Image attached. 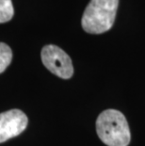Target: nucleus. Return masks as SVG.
I'll list each match as a JSON object with an SVG mask.
<instances>
[{"mask_svg": "<svg viewBox=\"0 0 145 146\" xmlns=\"http://www.w3.org/2000/svg\"><path fill=\"white\" fill-rule=\"evenodd\" d=\"M96 132L107 146H127L131 133L127 120L121 111L107 110L96 120Z\"/></svg>", "mask_w": 145, "mask_h": 146, "instance_id": "nucleus-1", "label": "nucleus"}, {"mask_svg": "<svg viewBox=\"0 0 145 146\" xmlns=\"http://www.w3.org/2000/svg\"><path fill=\"white\" fill-rule=\"evenodd\" d=\"M119 0H91L83 13L81 25L86 32L102 34L111 29Z\"/></svg>", "mask_w": 145, "mask_h": 146, "instance_id": "nucleus-2", "label": "nucleus"}, {"mask_svg": "<svg viewBox=\"0 0 145 146\" xmlns=\"http://www.w3.org/2000/svg\"><path fill=\"white\" fill-rule=\"evenodd\" d=\"M42 61L52 74L62 79H69L73 74L72 60L57 45H45L42 49Z\"/></svg>", "mask_w": 145, "mask_h": 146, "instance_id": "nucleus-3", "label": "nucleus"}, {"mask_svg": "<svg viewBox=\"0 0 145 146\" xmlns=\"http://www.w3.org/2000/svg\"><path fill=\"white\" fill-rule=\"evenodd\" d=\"M27 123V116L20 110L14 108L0 113V143L23 133Z\"/></svg>", "mask_w": 145, "mask_h": 146, "instance_id": "nucleus-4", "label": "nucleus"}, {"mask_svg": "<svg viewBox=\"0 0 145 146\" xmlns=\"http://www.w3.org/2000/svg\"><path fill=\"white\" fill-rule=\"evenodd\" d=\"M12 51L11 47L4 42H0V74L3 73L11 64Z\"/></svg>", "mask_w": 145, "mask_h": 146, "instance_id": "nucleus-5", "label": "nucleus"}, {"mask_svg": "<svg viewBox=\"0 0 145 146\" xmlns=\"http://www.w3.org/2000/svg\"><path fill=\"white\" fill-rule=\"evenodd\" d=\"M14 15L11 0H0V24L11 21Z\"/></svg>", "mask_w": 145, "mask_h": 146, "instance_id": "nucleus-6", "label": "nucleus"}]
</instances>
